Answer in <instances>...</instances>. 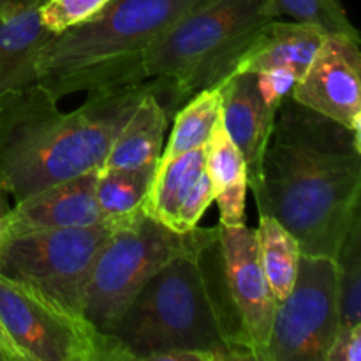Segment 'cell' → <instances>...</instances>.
Here are the masks:
<instances>
[{
  "instance_id": "cell-1",
  "label": "cell",
  "mask_w": 361,
  "mask_h": 361,
  "mask_svg": "<svg viewBox=\"0 0 361 361\" xmlns=\"http://www.w3.org/2000/svg\"><path fill=\"white\" fill-rule=\"evenodd\" d=\"M252 196L257 214L281 222L302 254L337 259L361 215V130L286 97Z\"/></svg>"
},
{
  "instance_id": "cell-2",
  "label": "cell",
  "mask_w": 361,
  "mask_h": 361,
  "mask_svg": "<svg viewBox=\"0 0 361 361\" xmlns=\"http://www.w3.org/2000/svg\"><path fill=\"white\" fill-rule=\"evenodd\" d=\"M155 80L88 90L74 111L39 83L0 95V180L14 203L51 183L101 168L116 134Z\"/></svg>"
},
{
  "instance_id": "cell-3",
  "label": "cell",
  "mask_w": 361,
  "mask_h": 361,
  "mask_svg": "<svg viewBox=\"0 0 361 361\" xmlns=\"http://www.w3.org/2000/svg\"><path fill=\"white\" fill-rule=\"evenodd\" d=\"M201 0H109L95 16L51 35L37 81L56 101L76 92L145 81L152 42Z\"/></svg>"
},
{
  "instance_id": "cell-4",
  "label": "cell",
  "mask_w": 361,
  "mask_h": 361,
  "mask_svg": "<svg viewBox=\"0 0 361 361\" xmlns=\"http://www.w3.org/2000/svg\"><path fill=\"white\" fill-rule=\"evenodd\" d=\"M264 2L201 0L152 42L143 73L161 85L168 118L194 94L235 74L250 41L275 20L264 14Z\"/></svg>"
},
{
  "instance_id": "cell-5",
  "label": "cell",
  "mask_w": 361,
  "mask_h": 361,
  "mask_svg": "<svg viewBox=\"0 0 361 361\" xmlns=\"http://www.w3.org/2000/svg\"><path fill=\"white\" fill-rule=\"evenodd\" d=\"M201 252L159 270L109 330L134 361H161L173 351H208L219 361H243L228 341Z\"/></svg>"
},
{
  "instance_id": "cell-6",
  "label": "cell",
  "mask_w": 361,
  "mask_h": 361,
  "mask_svg": "<svg viewBox=\"0 0 361 361\" xmlns=\"http://www.w3.org/2000/svg\"><path fill=\"white\" fill-rule=\"evenodd\" d=\"M219 238L214 228L178 233L141 210L118 219L92 267L83 314L99 330L109 334L141 288L171 261L196 256Z\"/></svg>"
},
{
  "instance_id": "cell-7",
  "label": "cell",
  "mask_w": 361,
  "mask_h": 361,
  "mask_svg": "<svg viewBox=\"0 0 361 361\" xmlns=\"http://www.w3.org/2000/svg\"><path fill=\"white\" fill-rule=\"evenodd\" d=\"M201 261L229 344L243 361H264L277 298L261 267L257 229L219 224Z\"/></svg>"
},
{
  "instance_id": "cell-8",
  "label": "cell",
  "mask_w": 361,
  "mask_h": 361,
  "mask_svg": "<svg viewBox=\"0 0 361 361\" xmlns=\"http://www.w3.org/2000/svg\"><path fill=\"white\" fill-rule=\"evenodd\" d=\"M118 221L0 238V275L85 316V293L99 250Z\"/></svg>"
},
{
  "instance_id": "cell-9",
  "label": "cell",
  "mask_w": 361,
  "mask_h": 361,
  "mask_svg": "<svg viewBox=\"0 0 361 361\" xmlns=\"http://www.w3.org/2000/svg\"><path fill=\"white\" fill-rule=\"evenodd\" d=\"M0 321L25 361H134L85 316L0 275Z\"/></svg>"
},
{
  "instance_id": "cell-10",
  "label": "cell",
  "mask_w": 361,
  "mask_h": 361,
  "mask_svg": "<svg viewBox=\"0 0 361 361\" xmlns=\"http://www.w3.org/2000/svg\"><path fill=\"white\" fill-rule=\"evenodd\" d=\"M338 324L337 261L302 254L291 291L275 307L264 361H326Z\"/></svg>"
},
{
  "instance_id": "cell-11",
  "label": "cell",
  "mask_w": 361,
  "mask_h": 361,
  "mask_svg": "<svg viewBox=\"0 0 361 361\" xmlns=\"http://www.w3.org/2000/svg\"><path fill=\"white\" fill-rule=\"evenodd\" d=\"M349 35H324L291 97L300 104L361 130V49Z\"/></svg>"
},
{
  "instance_id": "cell-12",
  "label": "cell",
  "mask_w": 361,
  "mask_h": 361,
  "mask_svg": "<svg viewBox=\"0 0 361 361\" xmlns=\"http://www.w3.org/2000/svg\"><path fill=\"white\" fill-rule=\"evenodd\" d=\"M214 201L212 180L204 162V147L159 161L143 212L178 233L197 228Z\"/></svg>"
},
{
  "instance_id": "cell-13",
  "label": "cell",
  "mask_w": 361,
  "mask_h": 361,
  "mask_svg": "<svg viewBox=\"0 0 361 361\" xmlns=\"http://www.w3.org/2000/svg\"><path fill=\"white\" fill-rule=\"evenodd\" d=\"M97 169L51 183L16 201L4 222L2 236L85 228L104 222L95 197Z\"/></svg>"
},
{
  "instance_id": "cell-14",
  "label": "cell",
  "mask_w": 361,
  "mask_h": 361,
  "mask_svg": "<svg viewBox=\"0 0 361 361\" xmlns=\"http://www.w3.org/2000/svg\"><path fill=\"white\" fill-rule=\"evenodd\" d=\"M221 88L222 123L245 161L247 185L254 194L259 187L263 157L279 108L263 101L252 73L233 74L222 81Z\"/></svg>"
},
{
  "instance_id": "cell-15",
  "label": "cell",
  "mask_w": 361,
  "mask_h": 361,
  "mask_svg": "<svg viewBox=\"0 0 361 361\" xmlns=\"http://www.w3.org/2000/svg\"><path fill=\"white\" fill-rule=\"evenodd\" d=\"M323 37L319 30L309 25L275 18L268 21L247 46L236 63L235 74L288 69L300 80L312 62Z\"/></svg>"
},
{
  "instance_id": "cell-16",
  "label": "cell",
  "mask_w": 361,
  "mask_h": 361,
  "mask_svg": "<svg viewBox=\"0 0 361 361\" xmlns=\"http://www.w3.org/2000/svg\"><path fill=\"white\" fill-rule=\"evenodd\" d=\"M51 32L42 25L39 6L0 13V95L37 81V59Z\"/></svg>"
},
{
  "instance_id": "cell-17",
  "label": "cell",
  "mask_w": 361,
  "mask_h": 361,
  "mask_svg": "<svg viewBox=\"0 0 361 361\" xmlns=\"http://www.w3.org/2000/svg\"><path fill=\"white\" fill-rule=\"evenodd\" d=\"M169 118L155 92L137 104L116 134L102 166L108 168H157Z\"/></svg>"
},
{
  "instance_id": "cell-18",
  "label": "cell",
  "mask_w": 361,
  "mask_h": 361,
  "mask_svg": "<svg viewBox=\"0 0 361 361\" xmlns=\"http://www.w3.org/2000/svg\"><path fill=\"white\" fill-rule=\"evenodd\" d=\"M204 162L212 180L214 201L219 204L222 226L245 224L247 168L242 154L229 140L222 116L215 123L210 140L204 145Z\"/></svg>"
},
{
  "instance_id": "cell-19",
  "label": "cell",
  "mask_w": 361,
  "mask_h": 361,
  "mask_svg": "<svg viewBox=\"0 0 361 361\" xmlns=\"http://www.w3.org/2000/svg\"><path fill=\"white\" fill-rule=\"evenodd\" d=\"M222 116L221 85L194 94L173 116V129L159 161H169L187 152L203 148Z\"/></svg>"
},
{
  "instance_id": "cell-20",
  "label": "cell",
  "mask_w": 361,
  "mask_h": 361,
  "mask_svg": "<svg viewBox=\"0 0 361 361\" xmlns=\"http://www.w3.org/2000/svg\"><path fill=\"white\" fill-rule=\"evenodd\" d=\"M148 168H108L101 166L95 180V197L104 221H118L143 208L155 175Z\"/></svg>"
},
{
  "instance_id": "cell-21",
  "label": "cell",
  "mask_w": 361,
  "mask_h": 361,
  "mask_svg": "<svg viewBox=\"0 0 361 361\" xmlns=\"http://www.w3.org/2000/svg\"><path fill=\"white\" fill-rule=\"evenodd\" d=\"M256 229L261 267L279 302L289 295L295 284L302 250L295 236L270 215H259Z\"/></svg>"
},
{
  "instance_id": "cell-22",
  "label": "cell",
  "mask_w": 361,
  "mask_h": 361,
  "mask_svg": "<svg viewBox=\"0 0 361 361\" xmlns=\"http://www.w3.org/2000/svg\"><path fill=\"white\" fill-rule=\"evenodd\" d=\"M264 14L270 18L288 16L296 23L314 27L323 35L342 34L361 41L342 0H267Z\"/></svg>"
},
{
  "instance_id": "cell-23",
  "label": "cell",
  "mask_w": 361,
  "mask_h": 361,
  "mask_svg": "<svg viewBox=\"0 0 361 361\" xmlns=\"http://www.w3.org/2000/svg\"><path fill=\"white\" fill-rule=\"evenodd\" d=\"M341 324L361 323V215L355 219L337 256Z\"/></svg>"
},
{
  "instance_id": "cell-24",
  "label": "cell",
  "mask_w": 361,
  "mask_h": 361,
  "mask_svg": "<svg viewBox=\"0 0 361 361\" xmlns=\"http://www.w3.org/2000/svg\"><path fill=\"white\" fill-rule=\"evenodd\" d=\"M109 0H42L39 16L53 35L90 20Z\"/></svg>"
},
{
  "instance_id": "cell-25",
  "label": "cell",
  "mask_w": 361,
  "mask_h": 361,
  "mask_svg": "<svg viewBox=\"0 0 361 361\" xmlns=\"http://www.w3.org/2000/svg\"><path fill=\"white\" fill-rule=\"evenodd\" d=\"M298 76L288 69H270L256 74L257 90L268 106L279 108L286 97L293 94Z\"/></svg>"
},
{
  "instance_id": "cell-26",
  "label": "cell",
  "mask_w": 361,
  "mask_h": 361,
  "mask_svg": "<svg viewBox=\"0 0 361 361\" xmlns=\"http://www.w3.org/2000/svg\"><path fill=\"white\" fill-rule=\"evenodd\" d=\"M326 361H361V323L338 324Z\"/></svg>"
},
{
  "instance_id": "cell-27",
  "label": "cell",
  "mask_w": 361,
  "mask_h": 361,
  "mask_svg": "<svg viewBox=\"0 0 361 361\" xmlns=\"http://www.w3.org/2000/svg\"><path fill=\"white\" fill-rule=\"evenodd\" d=\"M0 353L6 356L7 361H25L21 353L18 351V348L14 345V342L11 341L9 334H7L6 328H4L2 321H0Z\"/></svg>"
},
{
  "instance_id": "cell-28",
  "label": "cell",
  "mask_w": 361,
  "mask_h": 361,
  "mask_svg": "<svg viewBox=\"0 0 361 361\" xmlns=\"http://www.w3.org/2000/svg\"><path fill=\"white\" fill-rule=\"evenodd\" d=\"M9 192H7L6 185L2 183L0 180V238H2V231H4V222H6L7 214L11 210V204H9Z\"/></svg>"
},
{
  "instance_id": "cell-29",
  "label": "cell",
  "mask_w": 361,
  "mask_h": 361,
  "mask_svg": "<svg viewBox=\"0 0 361 361\" xmlns=\"http://www.w3.org/2000/svg\"><path fill=\"white\" fill-rule=\"evenodd\" d=\"M42 0H0V13L7 9H13V7H21V6H39Z\"/></svg>"
},
{
  "instance_id": "cell-30",
  "label": "cell",
  "mask_w": 361,
  "mask_h": 361,
  "mask_svg": "<svg viewBox=\"0 0 361 361\" xmlns=\"http://www.w3.org/2000/svg\"><path fill=\"white\" fill-rule=\"evenodd\" d=\"M0 361H7V360H6V356H4L2 353H0Z\"/></svg>"
}]
</instances>
